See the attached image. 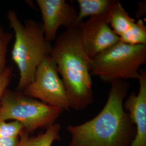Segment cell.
Masks as SVG:
<instances>
[{"instance_id": "6da1fadb", "label": "cell", "mask_w": 146, "mask_h": 146, "mask_svg": "<svg viewBox=\"0 0 146 146\" xmlns=\"http://www.w3.org/2000/svg\"><path fill=\"white\" fill-rule=\"evenodd\" d=\"M129 84L118 80L111 84L103 109L94 118L67 127L71 140L68 146H131L135 126L123 108Z\"/></svg>"}, {"instance_id": "7a4b0ae2", "label": "cell", "mask_w": 146, "mask_h": 146, "mask_svg": "<svg viewBox=\"0 0 146 146\" xmlns=\"http://www.w3.org/2000/svg\"><path fill=\"white\" fill-rule=\"evenodd\" d=\"M80 23L62 33L50 52L67 92L70 107L76 110L86 109L94 101L92 60L82 43Z\"/></svg>"}, {"instance_id": "3957f363", "label": "cell", "mask_w": 146, "mask_h": 146, "mask_svg": "<svg viewBox=\"0 0 146 146\" xmlns=\"http://www.w3.org/2000/svg\"><path fill=\"white\" fill-rule=\"evenodd\" d=\"M7 16L15 34L11 57L19 70L17 89L22 92L34 80L38 65L50 55L52 46L44 37L42 23L28 20L23 23L11 10Z\"/></svg>"}, {"instance_id": "277c9868", "label": "cell", "mask_w": 146, "mask_h": 146, "mask_svg": "<svg viewBox=\"0 0 146 146\" xmlns=\"http://www.w3.org/2000/svg\"><path fill=\"white\" fill-rule=\"evenodd\" d=\"M146 62V45H130L119 41L92 60L91 75L103 82L137 79Z\"/></svg>"}, {"instance_id": "5b68a950", "label": "cell", "mask_w": 146, "mask_h": 146, "mask_svg": "<svg viewBox=\"0 0 146 146\" xmlns=\"http://www.w3.org/2000/svg\"><path fill=\"white\" fill-rule=\"evenodd\" d=\"M62 111L21 92L6 89L1 100L0 121H17L30 134L52 125Z\"/></svg>"}, {"instance_id": "8992f818", "label": "cell", "mask_w": 146, "mask_h": 146, "mask_svg": "<svg viewBox=\"0 0 146 146\" xmlns=\"http://www.w3.org/2000/svg\"><path fill=\"white\" fill-rule=\"evenodd\" d=\"M22 92L25 95L63 111L70 109L67 92L50 55L38 65L34 80Z\"/></svg>"}, {"instance_id": "52a82bcc", "label": "cell", "mask_w": 146, "mask_h": 146, "mask_svg": "<svg viewBox=\"0 0 146 146\" xmlns=\"http://www.w3.org/2000/svg\"><path fill=\"white\" fill-rule=\"evenodd\" d=\"M110 11L80 23L82 43L91 60L120 41V37L110 26Z\"/></svg>"}, {"instance_id": "ba28073f", "label": "cell", "mask_w": 146, "mask_h": 146, "mask_svg": "<svg viewBox=\"0 0 146 146\" xmlns=\"http://www.w3.org/2000/svg\"><path fill=\"white\" fill-rule=\"evenodd\" d=\"M42 15V26L46 39L50 42L56 38L58 29L78 25V12L65 0H37Z\"/></svg>"}, {"instance_id": "9c48e42d", "label": "cell", "mask_w": 146, "mask_h": 146, "mask_svg": "<svg viewBox=\"0 0 146 146\" xmlns=\"http://www.w3.org/2000/svg\"><path fill=\"white\" fill-rule=\"evenodd\" d=\"M138 93H131L123 102V108L135 126L136 135L131 146H146V70L140 69Z\"/></svg>"}, {"instance_id": "30bf717a", "label": "cell", "mask_w": 146, "mask_h": 146, "mask_svg": "<svg viewBox=\"0 0 146 146\" xmlns=\"http://www.w3.org/2000/svg\"><path fill=\"white\" fill-rule=\"evenodd\" d=\"M61 129L60 123H54L48 127L45 131L35 136H31L23 129L20 135L17 146H52L55 141L61 140Z\"/></svg>"}, {"instance_id": "8fae6325", "label": "cell", "mask_w": 146, "mask_h": 146, "mask_svg": "<svg viewBox=\"0 0 146 146\" xmlns=\"http://www.w3.org/2000/svg\"><path fill=\"white\" fill-rule=\"evenodd\" d=\"M110 25L119 37L127 31L136 20L125 11L121 2L116 1L110 11Z\"/></svg>"}, {"instance_id": "7c38bea8", "label": "cell", "mask_w": 146, "mask_h": 146, "mask_svg": "<svg viewBox=\"0 0 146 146\" xmlns=\"http://www.w3.org/2000/svg\"><path fill=\"white\" fill-rule=\"evenodd\" d=\"M80 11L78 12V23L84 18L102 15L108 13L116 0H78Z\"/></svg>"}, {"instance_id": "4fadbf2b", "label": "cell", "mask_w": 146, "mask_h": 146, "mask_svg": "<svg viewBox=\"0 0 146 146\" xmlns=\"http://www.w3.org/2000/svg\"><path fill=\"white\" fill-rule=\"evenodd\" d=\"M120 41L130 45H146V26L139 19L120 36Z\"/></svg>"}, {"instance_id": "5bb4252c", "label": "cell", "mask_w": 146, "mask_h": 146, "mask_svg": "<svg viewBox=\"0 0 146 146\" xmlns=\"http://www.w3.org/2000/svg\"><path fill=\"white\" fill-rule=\"evenodd\" d=\"M23 129V126L17 121H0V139L19 137Z\"/></svg>"}, {"instance_id": "9a60e30c", "label": "cell", "mask_w": 146, "mask_h": 146, "mask_svg": "<svg viewBox=\"0 0 146 146\" xmlns=\"http://www.w3.org/2000/svg\"><path fill=\"white\" fill-rule=\"evenodd\" d=\"M13 35L4 31L0 25V76L6 69V55L7 48Z\"/></svg>"}, {"instance_id": "2e32d148", "label": "cell", "mask_w": 146, "mask_h": 146, "mask_svg": "<svg viewBox=\"0 0 146 146\" xmlns=\"http://www.w3.org/2000/svg\"><path fill=\"white\" fill-rule=\"evenodd\" d=\"M12 74V68L7 67L4 72L0 76V104L2 97L10 83Z\"/></svg>"}, {"instance_id": "e0dca14e", "label": "cell", "mask_w": 146, "mask_h": 146, "mask_svg": "<svg viewBox=\"0 0 146 146\" xmlns=\"http://www.w3.org/2000/svg\"><path fill=\"white\" fill-rule=\"evenodd\" d=\"M19 142V137L16 138L0 139V146H17Z\"/></svg>"}]
</instances>
